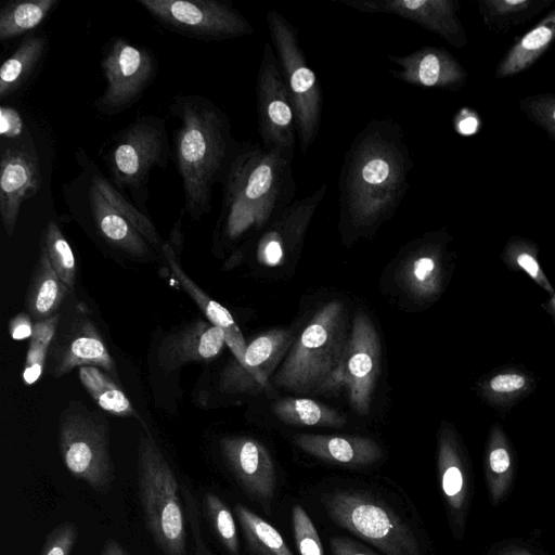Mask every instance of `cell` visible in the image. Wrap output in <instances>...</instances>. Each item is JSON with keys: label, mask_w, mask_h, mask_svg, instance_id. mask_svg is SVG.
Listing matches in <instances>:
<instances>
[{"label": "cell", "mask_w": 555, "mask_h": 555, "mask_svg": "<svg viewBox=\"0 0 555 555\" xmlns=\"http://www.w3.org/2000/svg\"><path fill=\"white\" fill-rule=\"evenodd\" d=\"M413 168L405 132L388 117L369 121L347 150L338 179L340 222L369 233L390 218Z\"/></svg>", "instance_id": "obj_1"}, {"label": "cell", "mask_w": 555, "mask_h": 555, "mask_svg": "<svg viewBox=\"0 0 555 555\" xmlns=\"http://www.w3.org/2000/svg\"><path fill=\"white\" fill-rule=\"evenodd\" d=\"M169 112L179 125L173 156L181 179L184 211L198 220L211 211L212 190L223 184L242 144L232 135L227 113L199 94H178Z\"/></svg>", "instance_id": "obj_2"}, {"label": "cell", "mask_w": 555, "mask_h": 555, "mask_svg": "<svg viewBox=\"0 0 555 555\" xmlns=\"http://www.w3.org/2000/svg\"><path fill=\"white\" fill-rule=\"evenodd\" d=\"M77 173L61 188L67 210L107 246L137 259L163 253L165 242L147 212L138 208L83 149L74 154Z\"/></svg>", "instance_id": "obj_3"}, {"label": "cell", "mask_w": 555, "mask_h": 555, "mask_svg": "<svg viewBox=\"0 0 555 555\" xmlns=\"http://www.w3.org/2000/svg\"><path fill=\"white\" fill-rule=\"evenodd\" d=\"M348 339L346 306L340 300L326 302L294 340L273 385L295 392L337 388Z\"/></svg>", "instance_id": "obj_4"}, {"label": "cell", "mask_w": 555, "mask_h": 555, "mask_svg": "<svg viewBox=\"0 0 555 555\" xmlns=\"http://www.w3.org/2000/svg\"><path fill=\"white\" fill-rule=\"evenodd\" d=\"M172 155L166 120L144 114L109 139L103 160L113 183L146 212L150 175L166 168Z\"/></svg>", "instance_id": "obj_5"}, {"label": "cell", "mask_w": 555, "mask_h": 555, "mask_svg": "<svg viewBox=\"0 0 555 555\" xmlns=\"http://www.w3.org/2000/svg\"><path fill=\"white\" fill-rule=\"evenodd\" d=\"M139 499L147 531L165 555H186V532L178 481L150 433L138 447Z\"/></svg>", "instance_id": "obj_6"}, {"label": "cell", "mask_w": 555, "mask_h": 555, "mask_svg": "<svg viewBox=\"0 0 555 555\" xmlns=\"http://www.w3.org/2000/svg\"><path fill=\"white\" fill-rule=\"evenodd\" d=\"M293 156L257 143L242 144L222 184V197L279 216L294 202Z\"/></svg>", "instance_id": "obj_7"}, {"label": "cell", "mask_w": 555, "mask_h": 555, "mask_svg": "<svg viewBox=\"0 0 555 555\" xmlns=\"http://www.w3.org/2000/svg\"><path fill=\"white\" fill-rule=\"evenodd\" d=\"M266 21L293 103L299 146L306 155L320 131L321 88L301 49L298 29L276 10H270Z\"/></svg>", "instance_id": "obj_8"}, {"label": "cell", "mask_w": 555, "mask_h": 555, "mask_svg": "<svg viewBox=\"0 0 555 555\" xmlns=\"http://www.w3.org/2000/svg\"><path fill=\"white\" fill-rule=\"evenodd\" d=\"M321 501L333 521L384 554L422 555L410 527L384 503L352 491L325 493Z\"/></svg>", "instance_id": "obj_9"}, {"label": "cell", "mask_w": 555, "mask_h": 555, "mask_svg": "<svg viewBox=\"0 0 555 555\" xmlns=\"http://www.w3.org/2000/svg\"><path fill=\"white\" fill-rule=\"evenodd\" d=\"M59 449L68 472L99 493H107L115 480L105 420L79 406L64 410L59 423Z\"/></svg>", "instance_id": "obj_10"}, {"label": "cell", "mask_w": 555, "mask_h": 555, "mask_svg": "<svg viewBox=\"0 0 555 555\" xmlns=\"http://www.w3.org/2000/svg\"><path fill=\"white\" fill-rule=\"evenodd\" d=\"M100 66L105 87L94 101V108L105 116H115L134 106L158 72V61L152 50L120 36L104 44Z\"/></svg>", "instance_id": "obj_11"}, {"label": "cell", "mask_w": 555, "mask_h": 555, "mask_svg": "<svg viewBox=\"0 0 555 555\" xmlns=\"http://www.w3.org/2000/svg\"><path fill=\"white\" fill-rule=\"evenodd\" d=\"M164 28L211 42L248 36L249 21L231 3L218 0H138Z\"/></svg>", "instance_id": "obj_12"}, {"label": "cell", "mask_w": 555, "mask_h": 555, "mask_svg": "<svg viewBox=\"0 0 555 555\" xmlns=\"http://www.w3.org/2000/svg\"><path fill=\"white\" fill-rule=\"evenodd\" d=\"M256 108L263 146L294 154L297 132L295 112L278 56L270 42L263 46L257 74Z\"/></svg>", "instance_id": "obj_13"}, {"label": "cell", "mask_w": 555, "mask_h": 555, "mask_svg": "<svg viewBox=\"0 0 555 555\" xmlns=\"http://www.w3.org/2000/svg\"><path fill=\"white\" fill-rule=\"evenodd\" d=\"M379 363L378 334L371 319L358 311L352 320L336 387H346L350 405L361 415L370 413Z\"/></svg>", "instance_id": "obj_14"}, {"label": "cell", "mask_w": 555, "mask_h": 555, "mask_svg": "<svg viewBox=\"0 0 555 555\" xmlns=\"http://www.w3.org/2000/svg\"><path fill=\"white\" fill-rule=\"evenodd\" d=\"M42 181L40 162L31 138L1 141L0 218L8 236H12L22 204L31 198Z\"/></svg>", "instance_id": "obj_15"}, {"label": "cell", "mask_w": 555, "mask_h": 555, "mask_svg": "<svg viewBox=\"0 0 555 555\" xmlns=\"http://www.w3.org/2000/svg\"><path fill=\"white\" fill-rule=\"evenodd\" d=\"M293 343L294 334L288 330H271L257 336L246 348L243 365L234 359L224 367L219 389L227 393H253L267 388Z\"/></svg>", "instance_id": "obj_16"}, {"label": "cell", "mask_w": 555, "mask_h": 555, "mask_svg": "<svg viewBox=\"0 0 555 555\" xmlns=\"http://www.w3.org/2000/svg\"><path fill=\"white\" fill-rule=\"evenodd\" d=\"M440 487L448 507L453 532L461 538L473 498V476L469 459L454 428L442 423L437 452Z\"/></svg>", "instance_id": "obj_17"}, {"label": "cell", "mask_w": 555, "mask_h": 555, "mask_svg": "<svg viewBox=\"0 0 555 555\" xmlns=\"http://www.w3.org/2000/svg\"><path fill=\"white\" fill-rule=\"evenodd\" d=\"M338 2L363 13L393 14L411 21L456 48L467 43L466 31L457 15L459 3L453 0H339Z\"/></svg>", "instance_id": "obj_18"}, {"label": "cell", "mask_w": 555, "mask_h": 555, "mask_svg": "<svg viewBox=\"0 0 555 555\" xmlns=\"http://www.w3.org/2000/svg\"><path fill=\"white\" fill-rule=\"evenodd\" d=\"M48 358L51 362L49 372L55 378L85 365L101 367L117 376L115 360L87 315H75L66 326L56 331Z\"/></svg>", "instance_id": "obj_19"}, {"label": "cell", "mask_w": 555, "mask_h": 555, "mask_svg": "<svg viewBox=\"0 0 555 555\" xmlns=\"http://www.w3.org/2000/svg\"><path fill=\"white\" fill-rule=\"evenodd\" d=\"M221 454L245 492L267 509L274 494L275 468L267 448L245 436L220 440Z\"/></svg>", "instance_id": "obj_20"}, {"label": "cell", "mask_w": 555, "mask_h": 555, "mask_svg": "<svg viewBox=\"0 0 555 555\" xmlns=\"http://www.w3.org/2000/svg\"><path fill=\"white\" fill-rule=\"evenodd\" d=\"M399 66L392 76L411 86L457 90L467 75L461 63L446 49L426 46L405 55H388Z\"/></svg>", "instance_id": "obj_21"}, {"label": "cell", "mask_w": 555, "mask_h": 555, "mask_svg": "<svg viewBox=\"0 0 555 555\" xmlns=\"http://www.w3.org/2000/svg\"><path fill=\"white\" fill-rule=\"evenodd\" d=\"M447 241L448 236L440 233L426 235L403 262V283L420 299L431 300L443 292L449 257Z\"/></svg>", "instance_id": "obj_22"}, {"label": "cell", "mask_w": 555, "mask_h": 555, "mask_svg": "<svg viewBox=\"0 0 555 555\" xmlns=\"http://www.w3.org/2000/svg\"><path fill=\"white\" fill-rule=\"evenodd\" d=\"M224 344L225 335L220 327L195 321L163 339L157 361L165 371L177 370L190 362H209L219 356Z\"/></svg>", "instance_id": "obj_23"}, {"label": "cell", "mask_w": 555, "mask_h": 555, "mask_svg": "<svg viewBox=\"0 0 555 555\" xmlns=\"http://www.w3.org/2000/svg\"><path fill=\"white\" fill-rule=\"evenodd\" d=\"M537 387L538 378L531 371L521 364L508 363L481 375L473 389L487 405L508 412Z\"/></svg>", "instance_id": "obj_24"}, {"label": "cell", "mask_w": 555, "mask_h": 555, "mask_svg": "<svg viewBox=\"0 0 555 555\" xmlns=\"http://www.w3.org/2000/svg\"><path fill=\"white\" fill-rule=\"evenodd\" d=\"M293 440L306 453L332 463L363 466L382 455L379 446L367 437L300 434Z\"/></svg>", "instance_id": "obj_25"}, {"label": "cell", "mask_w": 555, "mask_h": 555, "mask_svg": "<svg viewBox=\"0 0 555 555\" xmlns=\"http://www.w3.org/2000/svg\"><path fill=\"white\" fill-rule=\"evenodd\" d=\"M162 256L168 263L172 274L188 295L196 302L211 324L220 327L225 335V344L231 349L235 360L243 365L246 343L243 334L227 308L210 298L182 270L177 260L176 249L171 241L165 242Z\"/></svg>", "instance_id": "obj_26"}, {"label": "cell", "mask_w": 555, "mask_h": 555, "mask_svg": "<svg viewBox=\"0 0 555 555\" xmlns=\"http://www.w3.org/2000/svg\"><path fill=\"white\" fill-rule=\"evenodd\" d=\"M482 462L489 499L493 506H498L508 496L516 474L514 447L499 423L489 429Z\"/></svg>", "instance_id": "obj_27"}, {"label": "cell", "mask_w": 555, "mask_h": 555, "mask_svg": "<svg viewBox=\"0 0 555 555\" xmlns=\"http://www.w3.org/2000/svg\"><path fill=\"white\" fill-rule=\"evenodd\" d=\"M554 41L555 9L515 42L499 62L495 77L507 78L525 72L540 59Z\"/></svg>", "instance_id": "obj_28"}, {"label": "cell", "mask_w": 555, "mask_h": 555, "mask_svg": "<svg viewBox=\"0 0 555 555\" xmlns=\"http://www.w3.org/2000/svg\"><path fill=\"white\" fill-rule=\"evenodd\" d=\"M69 288L55 273L46 249L40 245V253L26 295L28 313L36 321H42L56 313L65 300Z\"/></svg>", "instance_id": "obj_29"}, {"label": "cell", "mask_w": 555, "mask_h": 555, "mask_svg": "<svg viewBox=\"0 0 555 555\" xmlns=\"http://www.w3.org/2000/svg\"><path fill=\"white\" fill-rule=\"evenodd\" d=\"M48 39L42 34H27L0 68V100L18 91L37 69L47 53Z\"/></svg>", "instance_id": "obj_30"}, {"label": "cell", "mask_w": 555, "mask_h": 555, "mask_svg": "<svg viewBox=\"0 0 555 555\" xmlns=\"http://www.w3.org/2000/svg\"><path fill=\"white\" fill-rule=\"evenodd\" d=\"M60 0H24L7 2L0 10L2 42L30 34L59 5Z\"/></svg>", "instance_id": "obj_31"}, {"label": "cell", "mask_w": 555, "mask_h": 555, "mask_svg": "<svg viewBox=\"0 0 555 555\" xmlns=\"http://www.w3.org/2000/svg\"><path fill=\"white\" fill-rule=\"evenodd\" d=\"M273 414L283 423L297 426L341 427L345 415L307 398H283L272 404Z\"/></svg>", "instance_id": "obj_32"}, {"label": "cell", "mask_w": 555, "mask_h": 555, "mask_svg": "<svg viewBox=\"0 0 555 555\" xmlns=\"http://www.w3.org/2000/svg\"><path fill=\"white\" fill-rule=\"evenodd\" d=\"M552 2L553 0H480L478 7L488 28L505 31L533 18Z\"/></svg>", "instance_id": "obj_33"}, {"label": "cell", "mask_w": 555, "mask_h": 555, "mask_svg": "<svg viewBox=\"0 0 555 555\" xmlns=\"http://www.w3.org/2000/svg\"><path fill=\"white\" fill-rule=\"evenodd\" d=\"M79 378L91 398L105 412L122 417H139L125 392L99 367H79Z\"/></svg>", "instance_id": "obj_34"}, {"label": "cell", "mask_w": 555, "mask_h": 555, "mask_svg": "<svg viewBox=\"0 0 555 555\" xmlns=\"http://www.w3.org/2000/svg\"><path fill=\"white\" fill-rule=\"evenodd\" d=\"M501 260L513 272H525L538 286L550 296L555 289L539 261V246L522 236H512L505 243Z\"/></svg>", "instance_id": "obj_35"}, {"label": "cell", "mask_w": 555, "mask_h": 555, "mask_svg": "<svg viewBox=\"0 0 555 555\" xmlns=\"http://www.w3.org/2000/svg\"><path fill=\"white\" fill-rule=\"evenodd\" d=\"M235 513L249 547L258 555H293L280 532L247 507L237 504Z\"/></svg>", "instance_id": "obj_36"}, {"label": "cell", "mask_w": 555, "mask_h": 555, "mask_svg": "<svg viewBox=\"0 0 555 555\" xmlns=\"http://www.w3.org/2000/svg\"><path fill=\"white\" fill-rule=\"evenodd\" d=\"M40 245L61 281L72 289L76 281V260L73 249L62 230L54 220L47 223Z\"/></svg>", "instance_id": "obj_37"}, {"label": "cell", "mask_w": 555, "mask_h": 555, "mask_svg": "<svg viewBox=\"0 0 555 555\" xmlns=\"http://www.w3.org/2000/svg\"><path fill=\"white\" fill-rule=\"evenodd\" d=\"M294 250L291 234L272 220L264 229L256 246L257 260L267 267L280 266L287 251Z\"/></svg>", "instance_id": "obj_38"}, {"label": "cell", "mask_w": 555, "mask_h": 555, "mask_svg": "<svg viewBox=\"0 0 555 555\" xmlns=\"http://www.w3.org/2000/svg\"><path fill=\"white\" fill-rule=\"evenodd\" d=\"M204 508L221 543L231 554L237 555L238 537L234 518L228 506L218 495L209 492L204 496Z\"/></svg>", "instance_id": "obj_39"}, {"label": "cell", "mask_w": 555, "mask_h": 555, "mask_svg": "<svg viewBox=\"0 0 555 555\" xmlns=\"http://www.w3.org/2000/svg\"><path fill=\"white\" fill-rule=\"evenodd\" d=\"M522 113L555 141V94H532L519 101Z\"/></svg>", "instance_id": "obj_40"}, {"label": "cell", "mask_w": 555, "mask_h": 555, "mask_svg": "<svg viewBox=\"0 0 555 555\" xmlns=\"http://www.w3.org/2000/svg\"><path fill=\"white\" fill-rule=\"evenodd\" d=\"M295 542L300 555H324L318 531L300 505L292 511Z\"/></svg>", "instance_id": "obj_41"}, {"label": "cell", "mask_w": 555, "mask_h": 555, "mask_svg": "<svg viewBox=\"0 0 555 555\" xmlns=\"http://www.w3.org/2000/svg\"><path fill=\"white\" fill-rule=\"evenodd\" d=\"M77 539V526L72 521H64L49 532L40 555H70Z\"/></svg>", "instance_id": "obj_42"}, {"label": "cell", "mask_w": 555, "mask_h": 555, "mask_svg": "<svg viewBox=\"0 0 555 555\" xmlns=\"http://www.w3.org/2000/svg\"><path fill=\"white\" fill-rule=\"evenodd\" d=\"M0 135L1 141L7 142L24 141L31 138L26 121L18 111L4 104L0 108Z\"/></svg>", "instance_id": "obj_43"}, {"label": "cell", "mask_w": 555, "mask_h": 555, "mask_svg": "<svg viewBox=\"0 0 555 555\" xmlns=\"http://www.w3.org/2000/svg\"><path fill=\"white\" fill-rule=\"evenodd\" d=\"M49 353V347L30 341L23 371V380L26 385L35 384L41 376Z\"/></svg>", "instance_id": "obj_44"}, {"label": "cell", "mask_w": 555, "mask_h": 555, "mask_svg": "<svg viewBox=\"0 0 555 555\" xmlns=\"http://www.w3.org/2000/svg\"><path fill=\"white\" fill-rule=\"evenodd\" d=\"M487 555H542L528 542L519 539H505L491 545Z\"/></svg>", "instance_id": "obj_45"}, {"label": "cell", "mask_w": 555, "mask_h": 555, "mask_svg": "<svg viewBox=\"0 0 555 555\" xmlns=\"http://www.w3.org/2000/svg\"><path fill=\"white\" fill-rule=\"evenodd\" d=\"M182 491H183V498H184L186 513H188L190 521L192 524V531H193L194 540L196 543L197 553H198V555H211L209 553V551L205 547V544L201 537L199 524H198V513H197L195 500H194L193 495L191 494L190 490L185 486H183Z\"/></svg>", "instance_id": "obj_46"}, {"label": "cell", "mask_w": 555, "mask_h": 555, "mask_svg": "<svg viewBox=\"0 0 555 555\" xmlns=\"http://www.w3.org/2000/svg\"><path fill=\"white\" fill-rule=\"evenodd\" d=\"M60 322V314H55L42 321H36L30 341L39 343L50 348Z\"/></svg>", "instance_id": "obj_47"}, {"label": "cell", "mask_w": 555, "mask_h": 555, "mask_svg": "<svg viewBox=\"0 0 555 555\" xmlns=\"http://www.w3.org/2000/svg\"><path fill=\"white\" fill-rule=\"evenodd\" d=\"M11 337L15 340H23L31 338L34 332V324L27 313L16 314L8 325Z\"/></svg>", "instance_id": "obj_48"}, {"label": "cell", "mask_w": 555, "mask_h": 555, "mask_svg": "<svg viewBox=\"0 0 555 555\" xmlns=\"http://www.w3.org/2000/svg\"><path fill=\"white\" fill-rule=\"evenodd\" d=\"M330 546L333 555H374L346 538H332Z\"/></svg>", "instance_id": "obj_49"}, {"label": "cell", "mask_w": 555, "mask_h": 555, "mask_svg": "<svg viewBox=\"0 0 555 555\" xmlns=\"http://www.w3.org/2000/svg\"><path fill=\"white\" fill-rule=\"evenodd\" d=\"M101 555H129L115 540L108 539L102 547Z\"/></svg>", "instance_id": "obj_50"}, {"label": "cell", "mask_w": 555, "mask_h": 555, "mask_svg": "<svg viewBox=\"0 0 555 555\" xmlns=\"http://www.w3.org/2000/svg\"><path fill=\"white\" fill-rule=\"evenodd\" d=\"M542 308L551 315L555 323V292L542 304Z\"/></svg>", "instance_id": "obj_51"}]
</instances>
